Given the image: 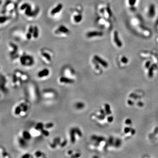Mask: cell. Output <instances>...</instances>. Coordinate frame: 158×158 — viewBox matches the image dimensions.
<instances>
[{"label":"cell","instance_id":"cell-1","mask_svg":"<svg viewBox=\"0 0 158 158\" xmlns=\"http://www.w3.org/2000/svg\"><path fill=\"white\" fill-rule=\"evenodd\" d=\"M20 62L22 65H30L33 63V59L31 57L28 55L22 56L20 58Z\"/></svg>","mask_w":158,"mask_h":158},{"label":"cell","instance_id":"cell-2","mask_svg":"<svg viewBox=\"0 0 158 158\" xmlns=\"http://www.w3.org/2000/svg\"><path fill=\"white\" fill-rule=\"evenodd\" d=\"M113 40L114 41L119 48H121L122 46V43L119 37L118 33L117 31H115L113 34Z\"/></svg>","mask_w":158,"mask_h":158},{"label":"cell","instance_id":"cell-3","mask_svg":"<svg viewBox=\"0 0 158 158\" xmlns=\"http://www.w3.org/2000/svg\"><path fill=\"white\" fill-rule=\"evenodd\" d=\"M103 35V33L101 31H91L87 33V37L88 38H92L95 37H102Z\"/></svg>","mask_w":158,"mask_h":158},{"label":"cell","instance_id":"cell-4","mask_svg":"<svg viewBox=\"0 0 158 158\" xmlns=\"http://www.w3.org/2000/svg\"><path fill=\"white\" fill-rule=\"evenodd\" d=\"M94 58L95 61H96L98 63L100 64V65H102L103 67L105 68H107L108 66V64L105 61L103 60L102 58L98 56V55H95L94 57Z\"/></svg>","mask_w":158,"mask_h":158},{"label":"cell","instance_id":"cell-5","mask_svg":"<svg viewBox=\"0 0 158 158\" xmlns=\"http://www.w3.org/2000/svg\"><path fill=\"white\" fill-rule=\"evenodd\" d=\"M69 32H70V30L68 29L64 26H62V25L59 27L58 29L55 32V33L57 34H66L69 33Z\"/></svg>","mask_w":158,"mask_h":158},{"label":"cell","instance_id":"cell-6","mask_svg":"<svg viewBox=\"0 0 158 158\" xmlns=\"http://www.w3.org/2000/svg\"><path fill=\"white\" fill-rule=\"evenodd\" d=\"M148 15L150 18H153L155 15V7L153 4H151L150 5L148 8Z\"/></svg>","mask_w":158,"mask_h":158},{"label":"cell","instance_id":"cell-7","mask_svg":"<svg viewBox=\"0 0 158 158\" xmlns=\"http://www.w3.org/2000/svg\"><path fill=\"white\" fill-rule=\"evenodd\" d=\"M63 5L61 4H58L56 7L53 9L51 12V14L52 15H55L56 14L58 13L59 12H60L62 8Z\"/></svg>","mask_w":158,"mask_h":158},{"label":"cell","instance_id":"cell-8","mask_svg":"<svg viewBox=\"0 0 158 158\" xmlns=\"http://www.w3.org/2000/svg\"><path fill=\"white\" fill-rule=\"evenodd\" d=\"M76 131L75 128H72L70 131V142L72 144L75 143L76 142Z\"/></svg>","mask_w":158,"mask_h":158},{"label":"cell","instance_id":"cell-9","mask_svg":"<svg viewBox=\"0 0 158 158\" xmlns=\"http://www.w3.org/2000/svg\"><path fill=\"white\" fill-rule=\"evenodd\" d=\"M49 74V71L47 69H44L41 71L39 72L38 73V76L40 78H43L47 77Z\"/></svg>","mask_w":158,"mask_h":158},{"label":"cell","instance_id":"cell-10","mask_svg":"<svg viewBox=\"0 0 158 158\" xmlns=\"http://www.w3.org/2000/svg\"><path fill=\"white\" fill-rule=\"evenodd\" d=\"M59 81L61 83H74V80L72 79L69 78L65 77H62L59 79Z\"/></svg>","mask_w":158,"mask_h":158},{"label":"cell","instance_id":"cell-11","mask_svg":"<svg viewBox=\"0 0 158 158\" xmlns=\"http://www.w3.org/2000/svg\"><path fill=\"white\" fill-rule=\"evenodd\" d=\"M41 56L43 58L45 59L48 62H50L52 61V57L50 54L47 52H42L41 53Z\"/></svg>","mask_w":158,"mask_h":158},{"label":"cell","instance_id":"cell-12","mask_svg":"<svg viewBox=\"0 0 158 158\" xmlns=\"http://www.w3.org/2000/svg\"><path fill=\"white\" fill-rule=\"evenodd\" d=\"M73 20L76 23H79L82 19V16L81 14L77 13L73 15Z\"/></svg>","mask_w":158,"mask_h":158},{"label":"cell","instance_id":"cell-13","mask_svg":"<svg viewBox=\"0 0 158 158\" xmlns=\"http://www.w3.org/2000/svg\"><path fill=\"white\" fill-rule=\"evenodd\" d=\"M10 47V53L12 55H14L18 49V47L16 45H15V44L12 43H10L9 45Z\"/></svg>","mask_w":158,"mask_h":158},{"label":"cell","instance_id":"cell-14","mask_svg":"<svg viewBox=\"0 0 158 158\" xmlns=\"http://www.w3.org/2000/svg\"><path fill=\"white\" fill-rule=\"evenodd\" d=\"M33 27L30 26L29 29L28 31L27 34V38L28 40H30L33 35Z\"/></svg>","mask_w":158,"mask_h":158},{"label":"cell","instance_id":"cell-15","mask_svg":"<svg viewBox=\"0 0 158 158\" xmlns=\"http://www.w3.org/2000/svg\"><path fill=\"white\" fill-rule=\"evenodd\" d=\"M92 140L94 141H95L97 142H100L103 141V140H104V138H103V137H98L96 135H93L91 137Z\"/></svg>","mask_w":158,"mask_h":158},{"label":"cell","instance_id":"cell-16","mask_svg":"<svg viewBox=\"0 0 158 158\" xmlns=\"http://www.w3.org/2000/svg\"><path fill=\"white\" fill-rule=\"evenodd\" d=\"M15 7V5L13 3H9L7 4L6 6V9L7 11L8 12H11L12 11H13Z\"/></svg>","mask_w":158,"mask_h":158},{"label":"cell","instance_id":"cell-17","mask_svg":"<svg viewBox=\"0 0 158 158\" xmlns=\"http://www.w3.org/2000/svg\"><path fill=\"white\" fill-rule=\"evenodd\" d=\"M39 36L38 28L37 26H35L33 27V36L34 38H37Z\"/></svg>","mask_w":158,"mask_h":158},{"label":"cell","instance_id":"cell-18","mask_svg":"<svg viewBox=\"0 0 158 158\" xmlns=\"http://www.w3.org/2000/svg\"><path fill=\"white\" fill-rule=\"evenodd\" d=\"M32 12H31V7L29 5L25 10V14L27 16H31Z\"/></svg>","mask_w":158,"mask_h":158},{"label":"cell","instance_id":"cell-19","mask_svg":"<svg viewBox=\"0 0 158 158\" xmlns=\"http://www.w3.org/2000/svg\"><path fill=\"white\" fill-rule=\"evenodd\" d=\"M22 136L26 140H29L31 138V135L27 131H24L22 133Z\"/></svg>","mask_w":158,"mask_h":158},{"label":"cell","instance_id":"cell-20","mask_svg":"<svg viewBox=\"0 0 158 158\" xmlns=\"http://www.w3.org/2000/svg\"><path fill=\"white\" fill-rule=\"evenodd\" d=\"M75 106L76 107V108H77L78 109H81L82 108H83L84 107V104L83 102H77Z\"/></svg>","mask_w":158,"mask_h":158},{"label":"cell","instance_id":"cell-21","mask_svg":"<svg viewBox=\"0 0 158 158\" xmlns=\"http://www.w3.org/2000/svg\"><path fill=\"white\" fill-rule=\"evenodd\" d=\"M44 127L43 124L41 123H39L37 124L36 126L35 127V129L37 130H41L42 128Z\"/></svg>","mask_w":158,"mask_h":158},{"label":"cell","instance_id":"cell-22","mask_svg":"<svg viewBox=\"0 0 158 158\" xmlns=\"http://www.w3.org/2000/svg\"><path fill=\"white\" fill-rule=\"evenodd\" d=\"M60 138H56L54 139L53 141V144L55 147H56L57 145L60 144Z\"/></svg>","mask_w":158,"mask_h":158},{"label":"cell","instance_id":"cell-23","mask_svg":"<svg viewBox=\"0 0 158 158\" xmlns=\"http://www.w3.org/2000/svg\"><path fill=\"white\" fill-rule=\"evenodd\" d=\"M9 17L7 16H2L1 17V19H0V22H1V24H2L3 23H5V22H6L9 19Z\"/></svg>","mask_w":158,"mask_h":158},{"label":"cell","instance_id":"cell-24","mask_svg":"<svg viewBox=\"0 0 158 158\" xmlns=\"http://www.w3.org/2000/svg\"><path fill=\"white\" fill-rule=\"evenodd\" d=\"M21 106H17L16 107V108H15V115H18L21 112H22V109L21 108Z\"/></svg>","mask_w":158,"mask_h":158},{"label":"cell","instance_id":"cell-25","mask_svg":"<svg viewBox=\"0 0 158 158\" xmlns=\"http://www.w3.org/2000/svg\"><path fill=\"white\" fill-rule=\"evenodd\" d=\"M105 110L107 114H111V111L110 110V106L108 104L105 105Z\"/></svg>","mask_w":158,"mask_h":158},{"label":"cell","instance_id":"cell-26","mask_svg":"<svg viewBox=\"0 0 158 158\" xmlns=\"http://www.w3.org/2000/svg\"><path fill=\"white\" fill-rule=\"evenodd\" d=\"M75 131H76V134L78 135V136L80 138H81L82 136V133L81 130H80V129L79 128H75Z\"/></svg>","mask_w":158,"mask_h":158},{"label":"cell","instance_id":"cell-27","mask_svg":"<svg viewBox=\"0 0 158 158\" xmlns=\"http://www.w3.org/2000/svg\"><path fill=\"white\" fill-rule=\"evenodd\" d=\"M40 131L41 132L42 134H43L44 136H45L48 137V136L49 135V134H50L48 130H44V129H43V128H42Z\"/></svg>","mask_w":158,"mask_h":158},{"label":"cell","instance_id":"cell-28","mask_svg":"<svg viewBox=\"0 0 158 158\" xmlns=\"http://www.w3.org/2000/svg\"><path fill=\"white\" fill-rule=\"evenodd\" d=\"M54 126V124L52 123H49L46 124L44 126V127L46 128V129H50L52 128Z\"/></svg>","mask_w":158,"mask_h":158},{"label":"cell","instance_id":"cell-29","mask_svg":"<svg viewBox=\"0 0 158 158\" xmlns=\"http://www.w3.org/2000/svg\"><path fill=\"white\" fill-rule=\"evenodd\" d=\"M136 2L137 0H128L129 5L131 6H134L136 3Z\"/></svg>","mask_w":158,"mask_h":158},{"label":"cell","instance_id":"cell-30","mask_svg":"<svg viewBox=\"0 0 158 158\" xmlns=\"http://www.w3.org/2000/svg\"><path fill=\"white\" fill-rule=\"evenodd\" d=\"M19 142L20 145L22 146H24L26 145V142H25V140H24L23 138H19Z\"/></svg>","mask_w":158,"mask_h":158},{"label":"cell","instance_id":"cell-31","mask_svg":"<svg viewBox=\"0 0 158 158\" xmlns=\"http://www.w3.org/2000/svg\"><path fill=\"white\" fill-rule=\"evenodd\" d=\"M29 4L27 3H24L22 5L21 7H20V9L22 10V11H24V10H26V9L27 8V6H28Z\"/></svg>","mask_w":158,"mask_h":158},{"label":"cell","instance_id":"cell-32","mask_svg":"<svg viewBox=\"0 0 158 158\" xmlns=\"http://www.w3.org/2000/svg\"><path fill=\"white\" fill-rule=\"evenodd\" d=\"M121 140H120V139H117V140H116V143H115V146H116L117 147H119L121 145Z\"/></svg>","mask_w":158,"mask_h":158},{"label":"cell","instance_id":"cell-33","mask_svg":"<svg viewBox=\"0 0 158 158\" xmlns=\"http://www.w3.org/2000/svg\"><path fill=\"white\" fill-rule=\"evenodd\" d=\"M67 144V140H64L62 142L60 143V147H61V148H64V147Z\"/></svg>","mask_w":158,"mask_h":158},{"label":"cell","instance_id":"cell-34","mask_svg":"<svg viewBox=\"0 0 158 158\" xmlns=\"http://www.w3.org/2000/svg\"><path fill=\"white\" fill-rule=\"evenodd\" d=\"M34 155L36 157H40L42 155V153L40 151H38L35 152Z\"/></svg>","mask_w":158,"mask_h":158},{"label":"cell","instance_id":"cell-35","mask_svg":"<svg viewBox=\"0 0 158 158\" xmlns=\"http://www.w3.org/2000/svg\"><path fill=\"white\" fill-rule=\"evenodd\" d=\"M153 66H151V68L150 69L149 73H148V75L150 77H151L153 76Z\"/></svg>","mask_w":158,"mask_h":158},{"label":"cell","instance_id":"cell-36","mask_svg":"<svg viewBox=\"0 0 158 158\" xmlns=\"http://www.w3.org/2000/svg\"><path fill=\"white\" fill-rule=\"evenodd\" d=\"M121 62L123 63H127L128 62V59L125 57H123L121 58Z\"/></svg>","mask_w":158,"mask_h":158},{"label":"cell","instance_id":"cell-37","mask_svg":"<svg viewBox=\"0 0 158 158\" xmlns=\"http://www.w3.org/2000/svg\"><path fill=\"white\" fill-rule=\"evenodd\" d=\"M27 110H28L27 106V105H24V106H23L22 109V111L24 112V113H26Z\"/></svg>","mask_w":158,"mask_h":158},{"label":"cell","instance_id":"cell-38","mask_svg":"<svg viewBox=\"0 0 158 158\" xmlns=\"http://www.w3.org/2000/svg\"><path fill=\"white\" fill-rule=\"evenodd\" d=\"M131 120H130V119H127V120L125 121V123L126 124H128V125H130L131 124Z\"/></svg>","mask_w":158,"mask_h":158},{"label":"cell","instance_id":"cell-39","mask_svg":"<svg viewBox=\"0 0 158 158\" xmlns=\"http://www.w3.org/2000/svg\"><path fill=\"white\" fill-rule=\"evenodd\" d=\"M80 156V153H77L75 154L74 155H73V156H72V157H73V158H78Z\"/></svg>","mask_w":158,"mask_h":158},{"label":"cell","instance_id":"cell-40","mask_svg":"<svg viewBox=\"0 0 158 158\" xmlns=\"http://www.w3.org/2000/svg\"><path fill=\"white\" fill-rule=\"evenodd\" d=\"M130 131V129L129 127H125L124 129V132L125 133H128Z\"/></svg>","mask_w":158,"mask_h":158},{"label":"cell","instance_id":"cell-41","mask_svg":"<svg viewBox=\"0 0 158 158\" xmlns=\"http://www.w3.org/2000/svg\"><path fill=\"white\" fill-rule=\"evenodd\" d=\"M107 120H108V122H110V123H111V122L113 121V117H108V119H107Z\"/></svg>","mask_w":158,"mask_h":158},{"label":"cell","instance_id":"cell-42","mask_svg":"<svg viewBox=\"0 0 158 158\" xmlns=\"http://www.w3.org/2000/svg\"><path fill=\"white\" fill-rule=\"evenodd\" d=\"M30 157V155L29 154H25V155H24L22 156V158H28Z\"/></svg>","mask_w":158,"mask_h":158},{"label":"cell","instance_id":"cell-43","mask_svg":"<svg viewBox=\"0 0 158 158\" xmlns=\"http://www.w3.org/2000/svg\"><path fill=\"white\" fill-rule=\"evenodd\" d=\"M98 119H99L100 120H103L105 118V116H104V115L102 114V115H100V116H99L98 117Z\"/></svg>","mask_w":158,"mask_h":158},{"label":"cell","instance_id":"cell-44","mask_svg":"<svg viewBox=\"0 0 158 158\" xmlns=\"http://www.w3.org/2000/svg\"><path fill=\"white\" fill-rule=\"evenodd\" d=\"M150 62H148L146 63V64H145V66L146 68H148L149 66V65H150Z\"/></svg>","mask_w":158,"mask_h":158},{"label":"cell","instance_id":"cell-45","mask_svg":"<svg viewBox=\"0 0 158 158\" xmlns=\"http://www.w3.org/2000/svg\"><path fill=\"white\" fill-rule=\"evenodd\" d=\"M128 103L130 105H132L133 104V102H132L131 100H128Z\"/></svg>","mask_w":158,"mask_h":158},{"label":"cell","instance_id":"cell-46","mask_svg":"<svg viewBox=\"0 0 158 158\" xmlns=\"http://www.w3.org/2000/svg\"><path fill=\"white\" fill-rule=\"evenodd\" d=\"M73 151H71V150H70V151H69L67 153H68V154L69 155H72L73 154Z\"/></svg>","mask_w":158,"mask_h":158},{"label":"cell","instance_id":"cell-47","mask_svg":"<svg viewBox=\"0 0 158 158\" xmlns=\"http://www.w3.org/2000/svg\"><path fill=\"white\" fill-rule=\"evenodd\" d=\"M100 113H101V114L104 115V114H105V112L104 111V110H101L100 111Z\"/></svg>","mask_w":158,"mask_h":158}]
</instances>
